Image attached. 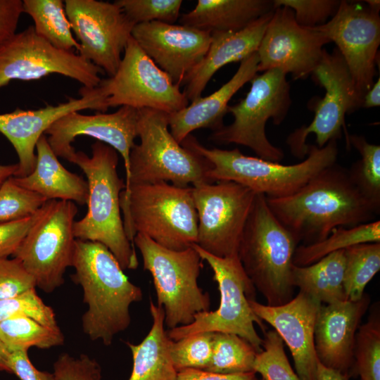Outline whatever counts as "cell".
<instances>
[{
    "label": "cell",
    "instance_id": "6da1fadb",
    "mask_svg": "<svg viewBox=\"0 0 380 380\" xmlns=\"http://www.w3.org/2000/svg\"><path fill=\"white\" fill-rule=\"evenodd\" d=\"M266 200L273 215L302 245L324 239L335 228L374 221L380 211L360 192L348 170L336 163L294 194Z\"/></svg>",
    "mask_w": 380,
    "mask_h": 380
},
{
    "label": "cell",
    "instance_id": "7a4b0ae2",
    "mask_svg": "<svg viewBox=\"0 0 380 380\" xmlns=\"http://www.w3.org/2000/svg\"><path fill=\"white\" fill-rule=\"evenodd\" d=\"M72 281L83 291L87 310L82 317L84 333L91 341L112 344L131 322L130 305L142 300L140 287L123 272L119 262L101 243L75 239Z\"/></svg>",
    "mask_w": 380,
    "mask_h": 380
},
{
    "label": "cell",
    "instance_id": "3957f363",
    "mask_svg": "<svg viewBox=\"0 0 380 380\" xmlns=\"http://www.w3.org/2000/svg\"><path fill=\"white\" fill-rule=\"evenodd\" d=\"M84 172L88 183V210L73 224L77 239L101 243L114 255L122 270H136L139 262L134 246L128 239L120 203L125 183L118 173V153L96 141L91 156L75 150L67 158Z\"/></svg>",
    "mask_w": 380,
    "mask_h": 380
},
{
    "label": "cell",
    "instance_id": "277c9868",
    "mask_svg": "<svg viewBox=\"0 0 380 380\" xmlns=\"http://www.w3.org/2000/svg\"><path fill=\"white\" fill-rule=\"evenodd\" d=\"M337 140L324 147L308 146L305 159L296 164L283 165L244 155L238 148H208L189 134L181 144L204 157L210 163L207 173L210 183L230 181L270 198L290 196L324 169L336 163Z\"/></svg>",
    "mask_w": 380,
    "mask_h": 380
},
{
    "label": "cell",
    "instance_id": "5b68a950",
    "mask_svg": "<svg viewBox=\"0 0 380 380\" xmlns=\"http://www.w3.org/2000/svg\"><path fill=\"white\" fill-rule=\"evenodd\" d=\"M120 203L124 228L132 245L137 233L173 251L196 244L198 216L191 186L165 182L134 184L121 192Z\"/></svg>",
    "mask_w": 380,
    "mask_h": 380
},
{
    "label": "cell",
    "instance_id": "8992f818",
    "mask_svg": "<svg viewBox=\"0 0 380 380\" xmlns=\"http://www.w3.org/2000/svg\"><path fill=\"white\" fill-rule=\"evenodd\" d=\"M298 243L257 194L241 238L238 256L267 305L278 306L293 298V256Z\"/></svg>",
    "mask_w": 380,
    "mask_h": 380
},
{
    "label": "cell",
    "instance_id": "52a82bcc",
    "mask_svg": "<svg viewBox=\"0 0 380 380\" xmlns=\"http://www.w3.org/2000/svg\"><path fill=\"white\" fill-rule=\"evenodd\" d=\"M169 113L139 109L137 137L129 155V176L125 189L131 185L170 182L186 187L210 183L207 173L210 163L199 153L179 144L169 127Z\"/></svg>",
    "mask_w": 380,
    "mask_h": 380
},
{
    "label": "cell",
    "instance_id": "ba28073f",
    "mask_svg": "<svg viewBox=\"0 0 380 380\" xmlns=\"http://www.w3.org/2000/svg\"><path fill=\"white\" fill-rule=\"evenodd\" d=\"M134 244L141 253L144 269L152 276L157 305L163 308L169 329L187 325L196 314L209 311L210 296L198 284L203 260L193 246L173 251L139 233Z\"/></svg>",
    "mask_w": 380,
    "mask_h": 380
},
{
    "label": "cell",
    "instance_id": "9c48e42d",
    "mask_svg": "<svg viewBox=\"0 0 380 380\" xmlns=\"http://www.w3.org/2000/svg\"><path fill=\"white\" fill-rule=\"evenodd\" d=\"M213 272L220 294L216 310L196 314L194 321L167 331L168 337L178 341L201 332H224L236 334L249 342L260 353L262 338L254 324L265 333L263 322L253 312L248 300H255L256 289L247 276L238 255L220 258L207 253L197 244L192 246Z\"/></svg>",
    "mask_w": 380,
    "mask_h": 380
},
{
    "label": "cell",
    "instance_id": "30bf717a",
    "mask_svg": "<svg viewBox=\"0 0 380 380\" xmlns=\"http://www.w3.org/2000/svg\"><path fill=\"white\" fill-rule=\"evenodd\" d=\"M250 82L246 96L227 108L233 122L214 131L210 139L248 147L258 158L279 163L284 153L269 141L265 127L270 118L274 125H279L287 115L291 99L286 75L277 69L269 70L256 74Z\"/></svg>",
    "mask_w": 380,
    "mask_h": 380
},
{
    "label": "cell",
    "instance_id": "8fae6325",
    "mask_svg": "<svg viewBox=\"0 0 380 380\" xmlns=\"http://www.w3.org/2000/svg\"><path fill=\"white\" fill-rule=\"evenodd\" d=\"M77 211L74 202L48 200L13 255L34 278L36 287L46 293L64 283L63 275L71 267Z\"/></svg>",
    "mask_w": 380,
    "mask_h": 380
},
{
    "label": "cell",
    "instance_id": "7c38bea8",
    "mask_svg": "<svg viewBox=\"0 0 380 380\" xmlns=\"http://www.w3.org/2000/svg\"><path fill=\"white\" fill-rule=\"evenodd\" d=\"M191 192L198 216L196 244L217 257L238 255L257 194L230 181L198 184Z\"/></svg>",
    "mask_w": 380,
    "mask_h": 380
},
{
    "label": "cell",
    "instance_id": "4fadbf2b",
    "mask_svg": "<svg viewBox=\"0 0 380 380\" xmlns=\"http://www.w3.org/2000/svg\"><path fill=\"white\" fill-rule=\"evenodd\" d=\"M99 85L106 96L108 108H151L170 114L189 103L180 87L172 82L132 36L115 74L102 80Z\"/></svg>",
    "mask_w": 380,
    "mask_h": 380
},
{
    "label": "cell",
    "instance_id": "5bb4252c",
    "mask_svg": "<svg viewBox=\"0 0 380 380\" xmlns=\"http://www.w3.org/2000/svg\"><path fill=\"white\" fill-rule=\"evenodd\" d=\"M103 71L75 51L58 49L34 31L33 25L15 33L0 46V89L12 80L30 81L51 74L77 80L87 88L101 82Z\"/></svg>",
    "mask_w": 380,
    "mask_h": 380
},
{
    "label": "cell",
    "instance_id": "9a60e30c",
    "mask_svg": "<svg viewBox=\"0 0 380 380\" xmlns=\"http://www.w3.org/2000/svg\"><path fill=\"white\" fill-rule=\"evenodd\" d=\"M64 4L80 45L78 54L113 76L134 23L115 1L65 0Z\"/></svg>",
    "mask_w": 380,
    "mask_h": 380
},
{
    "label": "cell",
    "instance_id": "2e32d148",
    "mask_svg": "<svg viewBox=\"0 0 380 380\" xmlns=\"http://www.w3.org/2000/svg\"><path fill=\"white\" fill-rule=\"evenodd\" d=\"M312 74L324 89L325 94L316 103L310 124L296 129L286 139L291 153L298 158L307 156L309 145L306 139L309 134L315 135V145L319 148L337 140L343 127L346 129V114L361 107L348 69L337 49L331 53L324 50Z\"/></svg>",
    "mask_w": 380,
    "mask_h": 380
},
{
    "label": "cell",
    "instance_id": "e0dca14e",
    "mask_svg": "<svg viewBox=\"0 0 380 380\" xmlns=\"http://www.w3.org/2000/svg\"><path fill=\"white\" fill-rule=\"evenodd\" d=\"M378 10L360 4L340 1L334 16L315 27L330 42H334L344 60L361 103L374 84L375 63L380 44Z\"/></svg>",
    "mask_w": 380,
    "mask_h": 380
},
{
    "label": "cell",
    "instance_id": "ac0fdd59",
    "mask_svg": "<svg viewBox=\"0 0 380 380\" xmlns=\"http://www.w3.org/2000/svg\"><path fill=\"white\" fill-rule=\"evenodd\" d=\"M329 42L315 27L300 25L291 8L277 7L257 51L258 72L277 69L294 80L304 79L312 74Z\"/></svg>",
    "mask_w": 380,
    "mask_h": 380
},
{
    "label": "cell",
    "instance_id": "d6986e66",
    "mask_svg": "<svg viewBox=\"0 0 380 380\" xmlns=\"http://www.w3.org/2000/svg\"><path fill=\"white\" fill-rule=\"evenodd\" d=\"M80 97L70 98L57 105H46L35 110H15L0 114V133L12 144L18 158V172L15 177L30 174L36 163L35 148L40 137L58 119L71 112L91 109L105 112L108 108L106 96L101 87H82Z\"/></svg>",
    "mask_w": 380,
    "mask_h": 380
},
{
    "label": "cell",
    "instance_id": "ffe728a7",
    "mask_svg": "<svg viewBox=\"0 0 380 380\" xmlns=\"http://www.w3.org/2000/svg\"><path fill=\"white\" fill-rule=\"evenodd\" d=\"M139 110L120 106L112 113L83 115L79 111L63 116L46 131L48 142L56 156L66 159L75 150L72 143L79 136H87L103 142L122 158L126 179L129 176V155L137 137Z\"/></svg>",
    "mask_w": 380,
    "mask_h": 380
},
{
    "label": "cell",
    "instance_id": "44dd1931",
    "mask_svg": "<svg viewBox=\"0 0 380 380\" xmlns=\"http://www.w3.org/2000/svg\"><path fill=\"white\" fill-rule=\"evenodd\" d=\"M132 37L179 87L203 58L211 42L210 32L156 21L135 25Z\"/></svg>",
    "mask_w": 380,
    "mask_h": 380
},
{
    "label": "cell",
    "instance_id": "7402d4cb",
    "mask_svg": "<svg viewBox=\"0 0 380 380\" xmlns=\"http://www.w3.org/2000/svg\"><path fill=\"white\" fill-rule=\"evenodd\" d=\"M253 312L270 324L288 346L300 380H317L318 359L314 332L319 310L322 305L299 291L289 302L278 306L263 305L249 300Z\"/></svg>",
    "mask_w": 380,
    "mask_h": 380
},
{
    "label": "cell",
    "instance_id": "603a6c76",
    "mask_svg": "<svg viewBox=\"0 0 380 380\" xmlns=\"http://www.w3.org/2000/svg\"><path fill=\"white\" fill-rule=\"evenodd\" d=\"M370 297L364 293L356 301L322 305L316 319L314 344L317 357L324 367L348 373L353 367V347Z\"/></svg>",
    "mask_w": 380,
    "mask_h": 380
},
{
    "label": "cell",
    "instance_id": "cb8c5ba5",
    "mask_svg": "<svg viewBox=\"0 0 380 380\" xmlns=\"http://www.w3.org/2000/svg\"><path fill=\"white\" fill-rule=\"evenodd\" d=\"M274 11L246 27L231 32H211V42L201 61L186 75L182 85L189 101L201 97L214 74L223 66L241 61L257 52Z\"/></svg>",
    "mask_w": 380,
    "mask_h": 380
},
{
    "label": "cell",
    "instance_id": "d4e9b609",
    "mask_svg": "<svg viewBox=\"0 0 380 380\" xmlns=\"http://www.w3.org/2000/svg\"><path fill=\"white\" fill-rule=\"evenodd\" d=\"M258 65V57L255 52L242 60L232 77L217 91L169 114L170 131L174 138L181 144L196 129L209 128L215 131L222 127L229 101L257 74Z\"/></svg>",
    "mask_w": 380,
    "mask_h": 380
},
{
    "label": "cell",
    "instance_id": "484cf974",
    "mask_svg": "<svg viewBox=\"0 0 380 380\" xmlns=\"http://www.w3.org/2000/svg\"><path fill=\"white\" fill-rule=\"evenodd\" d=\"M36 163L33 171L23 177H13L16 184L34 191L47 200H63L87 203V180L68 170L52 151L46 134L38 140L35 148Z\"/></svg>",
    "mask_w": 380,
    "mask_h": 380
},
{
    "label": "cell",
    "instance_id": "4316f807",
    "mask_svg": "<svg viewBox=\"0 0 380 380\" xmlns=\"http://www.w3.org/2000/svg\"><path fill=\"white\" fill-rule=\"evenodd\" d=\"M274 9L269 0H198L179 22L210 33L238 31Z\"/></svg>",
    "mask_w": 380,
    "mask_h": 380
},
{
    "label": "cell",
    "instance_id": "83f0119b",
    "mask_svg": "<svg viewBox=\"0 0 380 380\" xmlns=\"http://www.w3.org/2000/svg\"><path fill=\"white\" fill-rule=\"evenodd\" d=\"M153 323L139 344L126 342L132 355V369L128 380H176V370L170 355L172 340L165 329V312L162 307L149 301Z\"/></svg>",
    "mask_w": 380,
    "mask_h": 380
},
{
    "label": "cell",
    "instance_id": "f1b7e54d",
    "mask_svg": "<svg viewBox=\"0 0 380 380\" xmlns=\"http://www.w3.org/2000/svg\"><path fill=\"white\" fill-rule=\"evenodd\" d=\"M344 250L328 254L307 266H293L294 287L321 303L332 304L346 300L343 287Z\"/></svg>",
    "mask_w": 380,
    "mask_h": 380
},
{
    "label": "cell",
    "instance_id": "f546056e",
    "mask_svg": "<svg viewBox=\"0 0 380 380\" xmlns=\"http://www.w3.org/2000/svg\"><path fill=\"white\" fill-rule=\"evenodd\" d=\"M23 10L33 20L37 35L58 49L78 52L80 45L72 34L63 1L24 0Z\"/></svg>",
    "mask_w": 380,
    "mask_h": 380
},
{
    "label": "cell",
    "instance_id": "4dcf8cb0",
    "mask_svg": "<svg viewBox=\"0 0 380 380\" xmlns=\"http://www.w3.org/2000/svg\"><path fill=\"white\" fill-rule=\"evenodd\" d=\"M379 242H380L379 220H376L353 227H337L320 241L298 246L293 256V265L307 266L331 253L357 244Z\"/></svg>",
    "mask_w": 380,
    "mask_h": 380
},
{
    "label": "cell",
    "instance_id": "1f68e13d",
    "mask_svg": "<svg viewBox=\"0 0 380 380\" xmlns=\"http://www.w3.org/2000/svg\"><path fill=\"white\" fill-rule=\"evenodd\" d=\"M60 328L42 324L27 317H16L0 322V341L8 350H28L31 347L49 349L64 343Z\"/></svg>",
    "mask_w": 380,
    "mask_h": 380
},
{
    "label": "cell",
    "instance_id": "d6a6232c",
    "mask_svg": "<svg viewBox=\"0 0 380 380\" xmlns=\"http://www.w3.org/2000/svg\"><path fill=\"white\" fill-rule=\"evenodd\" d=\"M343 287L348 300H360L365 289L380 270V242L355 245L344 249Z\"/></svg>",
    "mask_w": 380,
    "mask_h": 380
},
{
    "label": "cell",
    "instance_id": "836d02e7",
    "mask_svg": "<svg viewBox=\"0 0 380 380\" xmlns=\"http://www.w3.org/2000/svg\"><path fill=\"white\" fill-rule=\"evenodd\" d=\"M258 353L249 342L236 334L213 332L212 356L205 370L220 374L254 372Z\"/></svg>",
    "mask_w": 380,
    "mask_h": 380
},
{
    "label": "cell",
    "instance_id": "e575fe53",
    "mask_svg": "<svg viewBox=\"0 0 380 380\" xmlns=\"http://www.w3.org/2000/svg\"><path fill=\"white\" fill-rule=\"evenodd\" d=\"M353 360V373L361 380H380V313L376 304L367 322L357 331Z\"/></svg>",
    "mask_w": 380,
    "mask_h": 380
},
{
    "label": "cell",
    "instance_id": "d590c367",
    "mask_svg": "<svg viewBox=\"0 0 380 380\" xmlns=\"http://www.w3.org/2000/svg\"><path fill=\"white\" fill-rule=\"evenodd\" d=\"M347 141L360 155L348 170L350 178L360 192L380 208V146L355 134L349 135Z\"/></svg>",
    "mask_w": 380,
    "mask_h": 380
},
{
    "label": "cell",
    "instance_id": "8d00e7d4",
    "mask_svg": "<svg viewBox=\"0 0 380 380\" xmlns=\"http://www.w3.org/2000/svg\"><path fill=\"white\" fill-rule=\"evenodd\" d=\"M262 351L256 355L253 371L262 380H300L293 371L284 348V341L275 330L265 332Z\"/></svg>",
    "mask_w": 380,
    "mask_h": 380
},
{
    "label": "cell",
    "instance_id": "74e56055",
    "mask_svg": "<svg viewBox=\"0 0 380 380\" xmlns=\"http://www.w3.org/2000/svg\"><path fill=\"white\" fill-rule=\"evenodd\" d=\"M47 201L40 194L20 186L11 177L0 186V222L30 217Z\"/></svg>",
    "mask_w": 380,
    "mask_h": 380
},
{
    "label": "cell",
    "instance_id": "f35d334b",
    "mask_svg": "<svg viewBox=\"0 0 380 380\" xmlns=\"http://www.w3.org/2000/svg\"><path fill=\"white\" fill-rule=\"evenodd\" d=\"M213 335V332H201L176 341L172 340L170 355L176 370H205L212 356Z\"/></svg>",
    "mask_w": 380,
    "mask_h": 380
},
{
    "label": "cell",
    "instance_id": "ab89813d",
    "mask_svg": "<svg viewBox=\"0 0 380 380\" xmlns=\"http://www.w3.org/2000/svg\"><path fill=\"white\" fill-rule=\"evenodd\" d=\"M16 317H27L49 327H59L53 308L41 299L35 288L0 300V322Z\"/></svg>",
    "mask_w": 380,
    "mask_h": 380
},
{
    "label": "cell",
    "instance_id": "60d3db41",
    "mask_svg": "<svg viewBox=\"0 0 380 380\" xmlns=\"http://www.w3.org/2000/svg\"><path fill=\"white\" fill-rule=\"evenodd\" d=\"M121 8L134 25L161 22L174 24L180 17L182 0H118Z\"/></svg>",
    "mask_w": 380,
    "mask_h": 380
},
{
    "label": "cell",
    "instance_id": "b9f144b4",
    "mask_svg": "<svg viewBox=\"0 0 380 380\" xmlns=\"http://www.w3.org/2000/svg\"><path fill=\"white\" fill-rule=\"evenodd\" d=\"M274 8L285 6L294 13L296 22L301 26L315 27L326 23L336 13L340 1L336 0H274Z\"/></svg>",
    "mask_w": 380,
    "mask_h": 380
},
{
    "label": "cell",
    "instance_id": "7bdbcfd3",
    "mask_svg": "<svg viewBox=\"0 0 380 380\" xmlns=\"http://www.w3.org/2000/svg\"><path fill=\"white\" fill-rule=\"evenodd\" d=\"M53 373L58 380H102L101 367L86 354L74 357L61 354L53 363Z\"/></svg>",
    "mask_w": 380,
    "mask_h": 380
},
{
    "label": "cell",
    "instance_id": "ee69618b",
    "mask_svg": "<svg viewBox=\"0 0 380 380\" xmlns=\"http://www.w3.org/2000/svg\"><path fill=\"white\" fill-rule=\"evenodd\" d=\"M34 288V278L19 260L0 259V300L17 296Z\"/></svg>",
    "mask_w": 380,
    "mask_h": 380
},
{
    "label": "cell",
    "instance_id": "f6af8a7d",
    "mask_svg": "<svg viewBox=\"0 0 380 380\" xmlns=\"http://www.w3.org/2000/svg\"><path fill=\"white\" fill-rule=\"evenodd\" d=\"M39 210L23 219L0 222V259L14 254L37 220Z\"/></svg>",
    "mask_w": 380,
    "mask_h": 380
},
{
    "label": "cell",
    "instance_id": "bcb514c9",
    "mask_svg": "<svg viewBox=\"0 0 380 380\" xmlns=\"http://www.w3.org/2000/svg\"><path fill=\"white\" fill-rule=\"evenodd\" d=\"M8 366L10 373L20 380H58L53 372L40 371L30 361L27 350L11 352Z\"/></svg>",
    "mask_w": 380,
    "mask_h": 380
},
{
    "label": "cell",
    "instance_id": "7dc6e473",
    "mask_svg": "<svg viewBox=\"0 0 380 380\" xmlns=\"http://www.w3.org/2000/svg\"><path fill=\"white\" fill-rule=\"evenodd\" d=\"M23 13V1L0 0V46L16 33Z\"/></svg>",
    "mask_w": 380,
    "mask_h": 380
},
{
    "label": "cell",
    "instance_id": "c3c4849f",
    "mask_svg": "<svg viewBox=\"0 0 380 380\" xmlns=\"http://www.w3.org/2000/svg\"><path fill=\"white\" fill-rule=\"evenodd\" d=\"M176 380H259L255 372L220 374L204 369H185L177 372Z\"/></svg>",
    "mask_w": 380,
    "mask_h": 380
},
{
    "label": "cell",
    "instance_id": "681fc988",
    "mask_svg": "<svg viewBox=\"0 0 380 380\" xmlns=\"http://www.w3.org/2000/svg\"><path fill=\"white\" fill-rule=\"evenodd\" d=\"M350 376L348 373L324 367L319 362L317 364V380H349Z\"/></svg>",
    "mask_w": 380,
    "mask_h": 380
},
{
    "label": "cell",
    "instance_id": "f907efd6",
    "mask_svg": "<svg viewBox=\"0 0 380 380\" xmlns=\"http://www.w3.org/2000/svg\"><path fill=\"white\" fill-rule=\"evenodd\" d=\"M380 105V79L373 84L363 96L362 106L372 108Z\"/></svg>",
    "mask_w": 380,
    "mask_h": 380
},
{
    "label": "cell",
    "instance_id": "816d5d0a",
    "mask_svg": "<svg viewBox=\"0 0 380 380\" xmlns=\"http://www.w3.org/2000/svg\"><path fill=\"white\" fill-rule=\"evenodd\" d=\"M18 164L1 165L0 164V186L4 181L11 177H15L18 172Z\"/></svg>",
    "mask_w": 380,
    "mask_h": 380
},
{
    "label": "cell",
    "instance_id": "f5cc1de1",
    "mask_svg": "<svg viewBox=\"0 0 380 380\" xmlns=\"http://www.w3.org/2000/svg\"><path fill=\"white\" fill-rule=\"evenodd\" d=\"M10 352L0 341V371L10 373L8 362Z\"/></svg>",
    "mask_w": 380,
    "mask_h": 380
},
{
    "label": "cell",
    "instance_id": "db71d44e",
    "mask_svg": "<svg viewBox=\"0 0 380 380\" xmlns=\"http://www.w3.org/2000/svg\"><path fill=\"white\" fill-rule=\"evenodd\" d=\"M259 380H262V379H260Z\"/></svg>",
    "mask_w": 380,
    "mask_h": 380
}]
</instances>
